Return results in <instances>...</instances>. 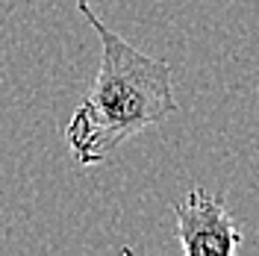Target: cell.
<instances>
[{
	"mask_svg": "<svg viewBox=\"0 0 259 256\" xmlns=\"http://www.w3.org/2000/svg\"><path fill=\"white\" fill-rule=\"evenodd\" d=\"M77 9L100 38V68L89 95L71 115L65 139L77 165H97L127 139L174 115L177 100L168 62L136 50L85 0H77Z\"/></svg>",
	"mask_w": 259,
	"mask_h": 256,
	"instance_id": "cell-1",
	"label": "cell"
},
{
	"mask_svg": "<svg viewBox=\"0 0 259 256\" xmlns=\"http://www.w3.org/2000/svg\"><path fill=\"white\" fill-rule=\"evenodd\" d=\"M180 247L186 256H230L242 247V227L224 200L206 189H192L174 203Z\"/></svg>",
	"mask_w": 259,
	"mask_h": 256,
	"instance_id": "cell-2",
	"label": "cell"
}]
</instances>
